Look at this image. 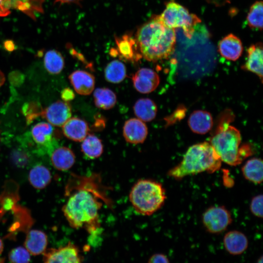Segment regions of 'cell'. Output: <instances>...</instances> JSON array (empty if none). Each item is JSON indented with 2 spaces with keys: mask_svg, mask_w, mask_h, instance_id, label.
Here are the masks:
<instances>
[{
  "mask_svg": "<svg viewBox=\"0 0 263 263\" xmlns=\"http://www.w3.org/2000/svg\"><path fill=\"white\" fill-rule=\"evenodd\" d=\"M222 160L209 142L190 147L181 162L169 170V176L176 180L203 172L212 173L220 169Z\"/></svg>",
  "mask_w": 263,
  "mask_h": 263,
  "instance_id": "3957f363",
  "label": "cell"
},
{
  "mask_svg": "<svg viewBox=\"0 0 263 263\" xmlns=\"http://www.w3.org/2000/svg\"></svg>",
  "mask_w": 263,
  "mask_h": 263,
  "instance_id": "f35d334b",
  "label": "cell"
},
{
  "mask_svg": "<svg viewBox=\"0 0 263 263\" xmlns=\"http://www.w3.org/2000/svg\"><path fill=\"white\" fill-rule=\"evenodd\" d=\"M51 161L55 168L61 171L71 169L75 161L74 152L66 147H58L51 151Z\"/></svg>",
  "mask_w": 263,
  "mask_h": 263,
  "instance_id": "d6986e66",
  "label": "cell"
},
{
  "mask_svg": "<svg viewBox=\"0 0 263 263\" xmlns=\"http://www.w3.org/2000/svg\"><path fill=\"white\" fill-rule=\"evenodd\" d=\"M71 115V107L68 102L58 100L44 109L37 104L33 114V119L42 117L53 126L62 127Z\"/></svg>",
  "mask_w": 263,
  "mask_h": 263,
  "instance_id": "ba28073f",
  "label": "cell"
},
{
  "mask_svg": "<svg viewBox=\"0 0 263 263\" xmlns=\"http://www.w3.org/2000/svg\"><path fill=\"white\" fill-rule=\"evenodd\" d=\"M69 79L75 91L80 95H89L94 90L95 78L87 71H75L70 74Z\"/></svg>",
  "mask_w": 263,
  "mask_h": 263,
  "instance_id": "5bb4252c",
  "label": "cell"
},
{
  "mask_svg": "<svg viewBox=\"0 0 263 263\" xmlns=\"http://www.w3.org/2000/svg\"><path fill=\"white\" fill-rule=\"evenodd\" d=\"M3 249V242L1 239L0 238V255L2 252Z\"/></svg>",
  "mask_w": 263,
  "mask_h": 263,
  "instance_id": "8d00e7d4",
  "label": "cell"
},
{
  "mask_svg": "<svg viewBox=\"0 0 263 263\" xmlns=\"http://www.w3.org/2000/svg\"><path fill=\"white\" fill-rule=\"evenodd\" d=\"M66 193L68 199L62 210L70 225L75 229L84 228L89 233L96 231L100 226L99 212L103 202L112 206L100 175L72 174Z\"/></svg>",
  "mask_w": 263,
  "mask_h": 263,
  "instance_id": "6da1fadb",
  "label": "cell"
},
{
  "mask_svg": "<svg viewBox=\"0 0 263 263\" xmlns=\"http://www.w3.org/2000/svg\"><path fill=\"white\" fill-rule=\"evenodd\" d=\"M135 39L142 56L156 61L167 59L173 54L176 33L175 29L166 26L156 16L139 28Z\"/></svg>",
  "mask_w": 263,
  "mask_h": 263,
  "instance_id": "7a4b0ae2",
  "label": "cell"
},
{
  "mask_svg": "<svg viewBox=\"0 0 263 263\" xmlns=\"http://www.w3.org/2000/svg\"><path fill=\"white\" fill-rule=\"evenodd\" d=\"M263 51L261 43L250 46L247 50V59L243 68L256 74L261 80L263 72Z\"/></svg>",
  "mask_w": 263,
  "mask_h": 263,
  "instance_id": "e0dca14e",
  "label": "cell"
},
{
  "mask_svg": "<svg viewBox=\"0 0 263 263\" xmlns=\"http://www.w3.org/2000/svg\"><path fill=\"white\" fill-rule=\"evenodd\" d=\"M56 1L63 3H75L79 4L81 0H56Z\"/></svg>",
  "mask_w": 263,
  "mask_h": 263,
  "instance_id": "e575fe53",
  "label": "cell"
},
{
  "mask_svg": "<svg viewBox=\"0 0 263 263\" xmlns=\"http://www.w3.org/2000/svg\"><path fill=\"white\" fill-rule=\"evenodd\" d=\"M29 181L35 188L41 189L47 186L51 181L50 170L45 166L38 165L31 169L29 173Z\"/></svg>",
  "mask_w": 263,
  "mask_h": 263,
  "instance_id": "cb8c5ba5",
  "label": "cell"
},
{
  "mask_svg": "<svg viewBox=\"0 0 263 263\" xmlns=\"http://www.w3.org/2000/svg\"><path fill=\"white\" fill-rule=\"evenodd\" d=\"M242 172L245 179L260 184L263 178V164L261 159L253 158L249 159L242 168Z\"/></svg>",
  "mask_w": 263,
  "mask_h": 263,
  "instance_id": "44dd1931",
  "label": "cell"
},
{
  "mask_svg": "<svg viewBox=\"0 0 263 263\" xmlns=\"http://www.w3.org/2000/svg\"><path fill=\"white\" fill-rule=\"evenodd\" d=\"M48 244L47 236L43 231L31 230L27 233L24 245L30 254L38 255L43 253Z\"/></svg>",
  "mask_w": 263,
  "mask_h": 263,
  "instance_id": "ffe728a7",
  "label": "cell"
},
{
  "mask_svg": "<svg viewBox=\"0 0 263 263\" xmlns=\"http://www.w3.org/2000/svg\"><path fill=\"white\" fill-rule=\"evenodd\" d=\"M5 81V77L3 74L0 71V87L2 86Z\"/></svg>",
  "mask_w": 263,
  "mask_h": 263,
  "instance_id": "d590c367",
  "label": "cell"
},
{
  "mask_svg": "<svg viewBox=\"0 0 263 263\" xmlns=\"http://www.w3.org/2000/svg\"><path fill=\"white\" fill-rule=\"evenodd\" d=\"M263 195L259 194L252 198L250 204V210L255 216L262 218L263 213Z\"/></svg>",
  "mask_w": 263,
  "mask_h": 263,
  "instance_id": "4dcf8cb0",
  "label": "cell"
},
{
  "mask_svg": "<svg viewBox=\"0 0 263 263\" xmlns=\"http://www.w3.org/2000/svg\"><path fill=\"white\" fill-rule=\"evenodd\" d=\"M43 260L45 263H79L83 258L78 247L69 242L67 245L57 248H50L43 252Z\"/></svg>",
  "mask_w": 263,
  "mask_h": 263,
  "instance_id": "9c48e42d",
  "label": "cell"
},
{
  "mask_svg": "<svg viewBox=\"0 0 263 263\" xmlns=\"http://www.w3.org/2000/svg\"><path fill=\"white\" fill-rule=\"evenodd\" d=\"M232 222L230 212L223 206H211L202 215V223L205 228L212 234H218L225 231Z\"/></svg>",
  "mask_w": 263,
  "mask_h": 263,
  "instance_id": "52a82bcc",
  "label": "cell"
},
{
  "mask_svg": "<svg viewBox=\"0 0 263 263\" xmlns=\"http://www.w3.org/2000/svg\"><path fill=\"white\" fill-rule=\"evenodd\" d=\"M225 250L231 255H239L244 253L247 248L248 240L246 235L238 230L227 232L223 239Z\"/></svg>",
  "mask_w": 263,
  "mask_h": 263,
  "instance_id": "9a60e30c",
  "label": "cell"
},
{
  "mask_svg": "<svg viewBox=\"0 0 263 263\" xmlns=\"http://www.w3.org/2000/svg\"><path fill=\"white\" fill-rule=\"evenodd\" d=\"M115 39L116 49L113 52H115L114 54L118 55L121 58L128 61H135L141 57L136 39L132 36L126 34L121 37H115Z\"/></svg>",
  "mask_w": 263,
  "mask_h": 263,
  "instance_id": "8fae6325",
  "label": "cell"
},
{
  "mask_svg": "<svg viewBox=\"0 0 263 263\" xmlns=\"http://www.w3.org/2000/svg\"><path fill=\"white\" fill-rule=\"evenodd\" d=\"M8 259L12 263H28L30 260V254L26 248L17 247L10 251Z\"/></svg>",
  "mask_w": 263,
  "mask_h": 263,
  "instance_id": "f546056e",
  "label": "cell"
},
{
  "mask_svg": "<svg viewBox=\"0 0 263 263\" xmlns=\"http://www.w3.org/2000/svg\"><path fill=\"white\" fill-rule=\"evenodd\" d=\"M132 80L135 89L142 94H148L158 87L160 78L153 70L148 68L139 69L132 76Z\"/></svg>",
  "mask_w": 263,
  "mask_h": 263,
  "instance_id": "30bf717a",
  "label": "cell"
},
{
  "mask_svg": "<svg viewBox=\"0 0 263 263\" xmlns=\"http://www.w3.org/2000/svg\"><path fill=\"white\" fill-rule=\"evenodd\" d=\"M162 185L151 179H140L132 186L129 200L138 213L150 216L164 205L166 199Z\"/></svg>",
  "mask_w": 263,
  "mask_h": 263,
  "instance_id": "5b68a950",
  "label": "cell"
},
{
  "mask_svg": "<svg viewBox=\"0 0 263 263\" xmlns=\"http://www.w3.org/2000/svg\"><path fill=\"white\" fill-rule=\"evenodd\" d=\"M126 67L121 61L114 60L109 63L104 70L105 78L113 83L122 82L126 76Z\"/></svg>",
  "mask_w": 263,
  "mask_h": 263,
  "instance_id": "4316f807",
  "label": "cell"
},
{
  "mask_svg": "<svg viewBox=\"0 0 263 263\" xmlns=\"http://www.w3.org/2000/svg\"><path fill=\"white\" fill-rule=\"evenodd\" d=\"M263 5L262 1H256L250 7L246 17L248 25L251 28L263 29Z\"/></svg>",
  "mask_w": 263,
  "mask_h": 263,
  "instance_id": "f1b7e54d",
  "label": "cell"
},
{
  "mask_svg": "<svg viewBox=\"0 0 263 263\" xmlns=\"http://www.w3.org/2000/svg\"><path fill=\"white\" fill-rule=\"evenodd\" d=\"M188 123L191 130L198 134H204L209 131L213 126L211 114L206 111H195L190 114Z\"/></svg>",
  "mask_w": 263,
  "mask_h": 263,
  "instance_id": "ac0fdd59",
  "label": "cell"
},
{
  "mask_svg": "<svg viewBox=\"0 0 263 263\" xmlns=\"http://www.w3.org/2000/svg\"><path fill=\"white\" fill-rule=\"evenodd\" d=\"M218 47L221 55L231 61L237 60L243 51L241 40L233 34H229L223 38L219 41Z\"/></svg>",
  "mask_w": 263,
  "mask_h": 263,
  "instance_id": "4fadbf2b",
  "label": "cell"
},
{
  "mask_svg": "<svg viewBox=\"0 0 263 263\" xmlns=\"http://www.w3.org/2000/svg\"><path fill=\"white\" fill-rule=\"evenodd\" d=\"M240 131L228 123L223 124L211 137L209 143L222 161L231 166H237L250 154L247 149L241 148Z\"/></svg>",
  "mask_w": 263,
  "mask_h": 263,
  "instance_id": "277c9868",
  "label": "cell"
},
{
  "mask_svg": "<svg viewBox=\"0 0 263 263\" xmlns=\"http://www.w3.org/2000/svg\"><path fill=\"white\" fill-rule=\"evenodd\" d=\"M133 111L138 119L144 122H149L155 117L157 108L155 103L151 99L142 98L135 103Z\"/></svg>",
  "mask_w": 263,
  "mask_h": 263,
  "instance_id": "7402d4cb",
  "label": "cell"
},
{
  "mask_svg": "<svg viewBox=\"0 0 263 263\" xmlns=\"http://www.w3.org/2000/svg\"><path fill=\"white\" fill-rule=\"evenodd\" d=\"M43 61L46 70L52 74H59L64 67L63 56L55 50L47 51L44 55Z\"/></svg>",
  "mask_w": 263,
  "mask_h": 263,
  "instance_id": "83f0119b",
  "label": "cell"
},
{
  "mask_svg": "<svg viewBox=\"0 0 263 263\" xmlns=\"http://www.w3.org/2000/svg\"><path fill=\"white\" fill-rule=\"evenodd\" d=\"M62 132L68 139L81 142L88 135L89 128L85 120L77 117H71L62 126Z\"/></svg>",
  "mask_w": 263,
  "mask_h": 263,
  "instance_id": "2e32d148",
  "label": "cell"
},
{
  "mask_svg": "<svg viewBox=\"0 0 263 263\" xmlns=\"http://www.w3.org/2000/svg\"><path fill=\"white\" fill-rule=\"evenodd\" d=\"M83 153L90 159L99 157L103 151V145L96 136L89 134L82 141L81 145Z\"/></svg>",
  "mask_w": 263,
  "mask_h": 263,
  "instance_id": "484cf974",
  "label": "cell"
},
{
  "mask_svg": "<svg viewBox=\"0 0 263 263\" xmlns=\"http://www.w3.org/2000/svg\"><path fill=\"white\" fill-rule=\"evenodd\" d=\"M94 103L95 106L103 110L113 108L116 102L115 94L107 88L96 89L94 92Z\"/></svg>",
  "mask_w": 263,
  "mask_h": 263,
  "instance_id": "d4e9b609",
  "label": "cell"
},
{
  "mask_svg": "<svg viewBox=\"0 0 263 263\" xmlns=\"http://www.w3.org/2000/svg\"><path fill=\"white\" fill-rule=\"evenodd\" d=\"M148 130L144 121L138 118L127 120L123 128V135L126 141L130 143H142L147 138Z\"/></svg>",
  "mask_w": 263,
  "mask_h": 263,
  "instance_id": "7c38bea8",
  "label": "cell"
},
{
  "mask_svg": "<svg viewBox=\"0 0 263 263\" xmlns=\"http://www.w3.org/2000/svg\"><path fill=\"white\" fill-rule=\"evenodd\" d=\"M168 258L162 253H156L152 255L149 259L148 262L150 263H169Z\"/></svg>",
  "mask_w": 263,
  "mask_h": 263,
  "instance_id": "d6a6232c",
  "label": "cell"
},
{
  "mask_svg": "<svg viewBox=\"0 0 263 263\" xmlns=\"http://www.w3.org/2000/svg\"><path fill=\"white\" fill-rule=\"evenodd\" d=\"M54 129L49 123L39 122L32 129L31 134L34 141L40 146L49 149L53 141Z\"/></svg>",
  "mask_w": 263,
  "mask_h": 263,
  "instance_id": "603a6c76",
  "label": "cell"
},
{
  "mask_svg": "<svg viewBox=\"0 0 263 263\" xmlns=\"http://www.w3.org/2000/svg\"><path fill=\"white\" fill-rule=\"evenodd\" d=\"M159 17L169 28H181L188 38L192 36L196 25L201 22L197 16L190 13L186 8L173 0L166 3V8Z\"/></svg>",
  "mask_w": 263,
  "mask_h": 263,
  "instance_id": "8992f818",
  "label": "cell"
},
{
  "mask_svg": "<svg viewBox=\"0 0 263 263\" xmlns=\"http://www.w3.org/2000/svg\"><path fill=\"white\" fill-rule=\"evenodd\" d=\"M61 96L63 101L68 102L74 98L75 94L71 89L65 88L61 92Z\"/></svg>",
  "mask_w": 263,
  "mask_h": 263,
  "instance_id": "836d02e7",
  "label": "cell"
},
{
  "mask_svg": "<svg viewBox=\"0 0 263 263\" xmlns=\"http://www.w3.org/2000/svg\"><path fill=\"white\" fill-rule=\"evenodd\" d=\"M12 0H0V16H5L10 13Z\"/></svg>",
  "mask_w": 263,
  "mask_h": 263,
  "instance_id": "1f68e13d",
  "label": "cell"
},
{
  "mask_svg": "<svg viewBox=\"0 0 263 263\" xmlns=\"http://www.w3.org/2000/svg\"><path fill=\"white\" fill-rule=\"evenodd\" d=\"M258 263H263V257L261 256L260 258L258 259V261L257 262Z\"/></svg>",
  "mask_w": 263,
  "mask_h": 263,
  "instance_id": "74e56055",
  "label": "cell"
}]
</instances>
